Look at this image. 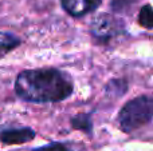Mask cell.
I'll use <instances>...</instances> for the list:
<instances>
[{"instance_id": "1", "label": "cell", "mask_w": 153, "mask_h": 151, "mask_svg": "<svg viewBox=\"0 0 153 151\" xmlns=\"http://www.w3.org/2000/svg\"><path fill=\"white\" fill-rule=\"evenodd\" d=\"M74 84L69 74L55 68L26 70L15 82L16 95L31 103H54L67 99Z\"/></svg>"}, {"instance_id": "2", "label": "cell", "mask_w": 153, "mask_h": 151, "mask_svg": "<svg viewBox=\"0 0 153 151\" xmlns=\"http://www.w3.org/2000/svg\"><path fill=\"white\" fill-rule=\"evenodd\" d=\"M153 100L149 95H141L129 100L118 114V122L125 133H132L152 122Z\"/></svg>"}, {"instance_id": "3", "label": "cell", "mask_w": 153, "mask_h": 151, "mask_svg": "<svg viewBox=\"0 0 153 151\" xmlns=\"http://www.w3.org/2000/svg\"><path fill=\"white\" fill-rule=\"evenodd\" d=\"M125 31V24L121 19L109 13H102L93 20L90 34L98 43H108Z\"/></svg>"}, {"instance_id": "4", "label": "cell", "mask_w": 153, "mask_h": 151, "mask_svg": "<svg viewBox=\"0 0 153 151\" xmlns=\"http://www.w3.org/2000/svg\"><path fill=\"white\" fill-rule=\"evenodd\" d=\"M61 3L69 15L79 18L97 10L101 4V0H61Z\"/></svg>"}, {"instance_id": "5", "label": "cell", "mask_w": 153, "mask_h": 151, "mask_svg": "<svg viewBox=\"0 0 153 151\" xmlns=\"http://www.w3.org/2000/svg\"><path fill=\"white\" fill-rule=\"evenodd\" d=\"M35 131L30 127L22 128H8L0 133V141L4 144H20L30 142L35 138Z\"/></svg>"}, {"instance_id": "6", "label": "cell", "mask_w": 153, "mask_h": 151, "mask_svg": "<svg viewBox=\"0 0 153 151\" xmlns=\"http://www.w3.org/2000/svg\"><path fill=\"white\" fill-rule=\"evenodd\" d=\"M20 44V39L11 32H0V58Z\"/></svg>"}, {"instance_id": "7", "label": "cell", "mask_w": 153, "mask_h": 151, "mask_svg": "<svg viewBox=\"0 0 153 151\" xmlns=\"http://www.w3.org/2000/svg\"><path fill=\"white\" fill-rule=\"evenodd\" d=\"M71 126L75 130L85 131L86 134H91V130H93L91 118H90L89 114H78L75 117H73Z\"/></svg>"}, {"instance_id": "8", "label": "cell", "mask_w": 153, "mask_h": 151, "mask_svg": "<svg viewBox=\"0 0 153 151\" xmlns=\"http://www.w3.org/2000/svg\"><path fill=\"white\" fill-rule=\"evenodd\" d=\"M138 23L140 26H143L144 28L151 29L152 28V23H153V18H152V7L151 4H146L141 8L140 13H138Z\"/></svg>"}, {"instance_id": "9", "label": "cell", "mask_w": 153, "mask_h": 151, "mask_svg": "<svg viewBox=\"0 0 153 151\" xmlns=\"http://www.w3.org/2000/svg\"><path fill=\"white\" fill-rule=\"evenodd\" d=\"M116 90V95H122V94L126 91V83L124 82V80H111L110 83L108 84V87H106V91H109V92H113V91Z\"/></svg>"}, {"instance_id": "10", "label": "cell", "mask_w": 153, "mask_h": 151, "mask_svg": "<svg viewBox=\"0 0 153 151\" xmlns=\"http://www.w3.org/2000/svg\"><path fill=\"white\" fill-rule=\"evenodd\" d=\"M32 151H71L66 144L63 143H50L47 146H42V147H38V149L32 150Z\"/></svg>"}]
</instances>
